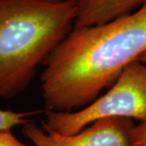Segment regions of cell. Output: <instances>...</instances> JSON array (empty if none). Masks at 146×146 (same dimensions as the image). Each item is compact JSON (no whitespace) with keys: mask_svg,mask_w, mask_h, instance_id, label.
Instances as JSON below:
<instances>
[{"mask_svg":"<svg viewBox=\"0 0 146 146\" xmlns=\"http://www.w3.org/2000/svg\"><path fill=\"white\" fill-rule=\"evenodd\" d=\"M133 120L127 118H106L95 121L77 134L63 136L29 122L22 126V133L35 146H133Z\"/></svg>","mask_w":146,"mask_h":146,"instance_id":"277c9868","label":"cell"},{"mask_svg":"<svg viewBox=\"0 0 146 146\" xmlns=\"http://www.w3.org/2000/svg\"><path fill=\"white\" fill-rule=\"evenodd\" d=\"M76 15V0H0V100L27 89Z\"/></svg>","mask_w":146,"mask_h":146,"instance_id":"7a4b0ae2","label":"cell"},{"mask_svg":"<svg viewBox=\"0 0 146 146\" xmlns=\"http://www.w3.org/2000/svg\"><path fill=\"white\" fill-rule=\"evenodd\" d=\"M42 128L72 136L106 118L146 121V63L136 60L127 66L109 91L77 111H46Z\"/></svg>","mask_w":146,"mask_h":146,"instance_id":"3957f363","label":"cell"},{"mask_svg":"<svg viewBox=\"0 0 146 146\" xmlns=\"http://www.w3.org/2000/svg\"><path fill=\"white\" fill-rule=\"evenodd\" d=\"M138 60L142 62V63H146V51L141 54V56L139 57V58H138Z\"/></svg>","mask_w":146,"mask_h":146,"instance_id":"9c48e42d","label":"cell"},{"mask_svg":"<svg viewBox=\"0 0 146 146\" xmlns=\"http://www.w3.org/2000/svg\"><path fill=\"white\" fill-rule=\"evenodd\" d=\"M40 111L14 112L12 110H0V130H11L17 126H24L31 122L32 115H36Z\"/></svg>","mask_w":146,"mask_h":146,"instance_id":"8992f818","label":"cell"},{"mask_svg":"<svg viewBox=\"0 0 146 146\" xmlns=\"http://www.w3.org/2000/svg\"><path fill=\"white\" fill-rule=\"evenodd\" d=\"M146 0H76L77 15L73 29L101 25L129 15Z\"/></svg>","mask_w":146,"mask_h":146,"instance_id":"5b68a950","label":"cell"},{"mask_svg":"<svg viewBox=\"0 0 146 146\" xmlns=\"http://www.w3.org/2000/svg\"><path fill=\"white\" fill-rule=\"evenodd\" d=\"M145 51L146 3L106 24L73 29L43 63L45 110L71 112L89 106Z\"/></svg>","mask_w":146,"mask_h":146,"instance_id":"6da1fadb","label":"cell"},{"mask_svg":"<svg viewBox=\"0 0 146 146\" xmlns=\"http://www.w3.org/2000/svg\"><path fill=\"white\" fill-rule=\"evenodd\" d=\"M133 146H146V121L134 126L131 131Z\"/></svg>","mask_w":146,"mask_h":146,"instance_id":"52a82bcc","label":"cell"},{"mask_svg":"<svg viewBox=\"0 0 146 146\" xmlns=\"http://www.w3.org/2000/svg\"><path fill=\"white\" fill-rule=\"evenodd\" d=\"M0 146H26L11 133V130H0Z\"/></svg>","mask_w":146,"mask_h":146,"instance_id":"ba28073f","label":"cell"}]
</instances>
